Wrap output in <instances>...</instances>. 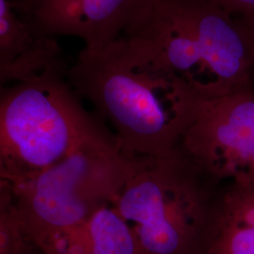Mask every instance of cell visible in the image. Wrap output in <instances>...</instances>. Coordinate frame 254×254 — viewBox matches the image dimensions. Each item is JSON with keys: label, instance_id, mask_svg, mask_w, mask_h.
Wrapping results in <instances>:
<instances>
[{"label": "cell", "instance_id": "obj_8", "mask_svg": "<svg viewBox=\"0 0 254 254\" xmlns=\"http://www.w3.org/2000/svg\"><path fill=\"white\" fill-rule=\"evenodd\" d=\"M61 64V50L54 38L37 29L10 0H0L1 84L26 80Z\"/></svg>", "mask_w": 254, "mask_h": 254}, {"label": "cell", "instance_id": "obj_14", "mask_svg": "<svg viewBox=\"0 0 254 254\" xmlns=\"http://www.w3.org/2000/svg\"><path fill=\"white\" fill-rule=\"evenodd\" d=\"M13 4H16V5H19V4H23V3H26L27 1H29V0H10Z\"/></svg>", "mask_w": 254, "mask_h": 254}, {"label": "cell", "instance_id": "obj_4", "mask_svg": "<svg viewBox=\"0 0 254 254\" xmlns=\"http://www.w3.org/2000/svg\"><path fill=\"white\" fill-rule=\"evenodd\" d=\"M58 64L2 89L0 177L15 186L109 133L82 107Z\"/></svg>", "mask_w": 254, "mask_h": 254}, {"label": "cell", "instance_id": "obj_11", "mask_svg": "<svg viewBox=\"0 0 254 254\" xmlns=\"http://www.w3.org/2000/svg\"><path fill=\"white\" fill-rule=\"evenodd\" d=\"M0 254H44L27 232L9 189L0 185Z\"/></svg>", "mask_w": 254, "mask_h": 254}, {"label": "cell", "instance_id": "obj_10", "mask_svg": "<svg viewBox=\"0 0 254 254\" xmlns=\"http://www.w3.org/2000/svg\"><path fill=\"white\" fill-rule=\"evenodd\" d=\"M83 254H140L131 229L112 203L100 207L90 219Z\"/></svg>", "mask_w": 254, "mask_h": 254}, {"label": "cell", "instance_id": "obj_13", "mask_svg": "<svg viewBox=\"0 0 254 254\" xmlns=\"http://www.w3.org/2000/svg\"><path fill=\"white\" fill-rule=\"evenodd\" d=\"M236 18L239 21L240 25L245 30L247 37H248L251 46H252V50H253L254 58V15L238 16Z\"/></svg>", "mask_w": 254, "mask_h": 254}, {"label": "cell", "instance_id": "obj_9", "mask_svg": "<svg viewBox=\"0 0 254 254\" xmlns=\"http://www.w3.org/2000/svg\"><path fill=\"white\" fill-rule=\"evenodd\" d=\"M204 254H254V176L222 186Z\"/></svg>", "mask_w": 254, "mask_h": 254}, {"label": "cell", "instance_id": "obj_1", "mask_svg": "<svg viewBox=\"0 0 254 254\" xmlns=\"http://www.w3.org/2000/svg\"><path fill=\"white\" fill-rule=\"evenodd\" d=\"M66 75L74 91L109 121L127 156L177 152L198 95L127 39L84 48Z\"/></svg>", "mask_w": 254, "mask_h": 254}, {"label": "cell", "instance_id": "obj_6", "mask_svg": "<svg viewBox=\"0 0 254 254\" xmlns=\"http://www.w3.org/2000/svg\"><path fill=\"white\" fill-rule=\"evenodd\" d=\"M177 151L221 184L254 176V89L198 96Z\"/></svg>", "mask_w": 254, "mask_h": 254}, {"label": "cell", "instance_id": "obj_5", "mask_svg": "<svg viewBox=\"0 0 254 254\" xmlns=\"http://www.w3.org/2000/svg\"><path fill=\"white\" fill-rule=\"evenodd\" d=\"M223 185L178 151L134 158L112 205L131 229L140 254H204Z\"/></svg>", "mask_w": 254, "mask_h": 254}, {"label": "cell", "instance_id": "obj_2", "mask_svg": "<svg viewBox=\"0 0 254 254\" xmlns=\"http://www.w3.org/2000/svg\"><path fill=\"white\" fill-rule=\"evenodd\" d=\"M120 36L198 96L254 89L245 30L214 0H140Z\"/></svg>", "mask_w": 254, "mask_h": 254}, {"label": "cell", "instance_id": "obj_7", "mask_svg": "<svg viewBox=\"0 0 254 254\" xmlns=\"http://www.w3.org/2000/svg\"><path fill=\"white\" fill-rule=\"evenodd\" d=\"M140 0H29L14 9L42 33L81 39L95 50L117 39Z\"/></svg>", "mask_w": 254, "mask_h": 254}, {"label": "cell", "instance_id": "obj_12", "mask_svg": "<svg viewBox=\"0 0 254 254\" xmlns=\"http://www.w3.org/2000/svg\"><path fill=\"white\" fill-rule=\"evenodd\" d=\"M232 15H254V0H214Z\"/></svg>", "mask_w": 254, "mask_h": 254}, {"label": "cell", "instance_id": "obj_3", "mask_svg": "<svg viewBox=\"0 0 254 254\" xmlns=\"http://www.w3.org/2000/svg\"><path fill=\"white\" fill-rule=\"evenodd\" d=\"M134 158L109 133L9 189L27 232L44 254H67L98 209L112 203Z\"/></svg>", "mask_w": 254, "mask_h": 254}]
</instances>
